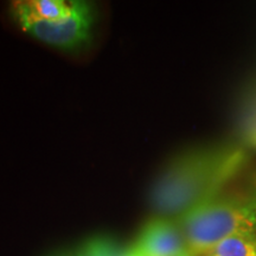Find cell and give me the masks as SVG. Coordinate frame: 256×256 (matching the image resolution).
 I'll list each match as a JSON object with an SVG mask.
<instances>
[{"instance_id": "6da1fadb", "label": "cell", "mask_w": 256, "mask_h": 256, "mask_svg": "<svg viewBox=\"0 0 256 256\" xmlns=\"http://www.w3.org/2000/svg\"><path fill=\"white\" fill-rule=\"evenodd\" d=\"M242 156L229 150H194L170 162L153 184L151 204L159 217H180L222 191Z\"/></svg>"}, {"instance_id": "52a82bcc", "label": "cell", "mask_w": 256, "mask_h": 256, "mask_svg": "<svg viewBox=\"0 0 256 256\" xmlns=\"http://www.w3.org/2000/svg\"><path fill=\"white\" fill-rule=\"evenodd\" d=\"M78 256H132L130 249L126 252L112 243L110 240L95 238L83 246Z\"/></svg>"}, {"instance_id": "5b68a950", "label": "cell", "mask_w": 256, "mask_h": 256, "mask_svg": "<svg viewBox=\"0 0 256 256\" xmlns=\"http://www.w3.org/2000/svg\"><path fill=\"white\" fill-rule=\"evenodd\" d=\"M74 2L62 0H23L11 4V14L20 25L38 20H58L68 16Z\"/></svg>"}, {"instance_id": "277c9868", "label": "cell", "mask_w": 256, "mask_h": 256, "mask_svg": "<svg viewBox=\"0 0 256 256\" xmlns=\"http://www.w3.org/2000/svg\"><path fill=\"white\" fill-rule=\"evenodd\" d=\"M130 252L132 256H190L177 222L166 217L150 220Z\"/></svg>"}, {"instance_id": "8992f818", "label": "cell", "mask_w": 256, "mask_h": 256, "mask_svg": "<svg viewBox=\"0 0 256 256\" xmlns=\"http://www.w3.org/2000/svg\"><path fill=\"white\" fill-rule=\"evenodd\" d=\"M208 256H256V234L229 236L215 246Z\"/></svg>"}, {"instance_id": "7a4b0ae2", "label": "cell", "mask_w": 256, "mask_h": 256, "mask_svg": "<svg viewBox=\"0 0 256 256\" xmlns=\"http://www.w3.org/2000/svg\"><path fill=\"white\" fill-rule=\"evenodd\" d=\"M190 256H208L232 235L256 234V190L214 194L174 220Z\"/></svg>"}, {"instance_id": "3957f363", "label": "cell", "mask_w": 256, "mask_h": 256, "mask_svg": "<svg viewBox=\"0 0 256 256\" xmlns=\"http://www.w3.org/2000/svg\"><path fill=\"white\" fill-rule=\"evenodd\" d=\"M94 24L92 6L74 2L68 16L58 20H38L24 25L23 30L43 43L64 51H76L87 46Z\"/></svg>"}]
</instances>
